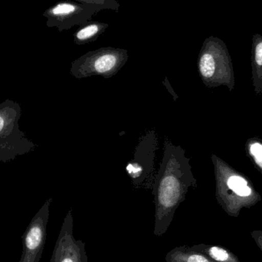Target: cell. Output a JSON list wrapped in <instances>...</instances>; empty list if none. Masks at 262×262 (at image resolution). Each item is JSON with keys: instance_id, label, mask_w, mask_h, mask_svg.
<instances>
[{"instance_id": "cell-2", "label": "cell", "mask_w": 262, "mask_h": 262, "mask_svg": "<svg viewBox=\"0 0 262 262\" xmlns=\"http://www.w3.org/2000/svg\"><path fill=\"white\" fill-rule=\"evenodd\" d=\"M215 179V197L223 210L238 217L242 209L252 207L261 200L252 182L224 160L212 154Z\"/></svg>"}, {"instance_id": "cell-12", "label": "cell", "mask_w": 262, "mask_h": 262, "mask_svg": "<svg viewBox=\"0 0 262 262\" xmlns=\"http://www.w3.org/2000/svg\"><path fill=\"white\" fill-rule=\"evenodd\" d=\"M190 247L193 250L205 254L215 262H241L233 252L222 246L198 244Z\"/></svg>"}, {"instance_id": "cell-5", "label": "cell", "mask_w": 262, "mask_h": 262, "mask_svg": "<svg viewBox=\"0 0 262 262\" xmlns=\"http://www.w3.org/2000/svg\"><path fill=\"white\" fill-rule=\"evenodd\" d=\"M159 148L158 135L149 130L142 136L135 148L134 157L125 166V172L136 189L152 190L156 174V152Z\"/></svg>"}, {"instance_id": "cell-6", "label": "cell", "mask_w": 262, "mask_h": 262, "mask_svg": "<svg viewBox=\"0 0 262 262\" xmlns=\"http://www.w3.org/2000/svg\"><path fill=\"white\" fill-rule=\"evenodd\" d=\"M101 10H104L101 6L95 5L63 1L46 9L42 15L47 18L48 27H56L61 32L75 26L87 24L95 13Z\"/></svg>"}, {"instance_id": "cell-10", "label": "cell", "mask_w": 262, "mask_h": 262, "mask_svg": "<svg viewBox=\"0 0 262 262\" xmlns=\"http://www.w3.org/2000/svg\"><path fill=\"white\" fill-rule=\"evenodd\" d=\"M109 25L101 21H89L81 26L74 34V42L78 46L88 44L96 41L102 35Z\"/></svg>"}, {"instance_id": "cell-15", "label": "cell", "mask_w": 262, "mask_h": 262, "mask_svg": "<svg viewBox=\"0 0 262 262\" xmlns=\"http://www.w3.org/2000/svg\"><path fill=\"white\" fill-rule=\"evenodd\" d=\"M252 238L254 241L256 243L257 246L259 248L262 253V231L261 230H254L251 232Z\"/></svg>"}, {"instance_id": "cell-14", "label": "cell", "mask_w": 262, "mask_h": 262, "mask_svg": "<svg viewBox=\"0 0 262 262\" xmlns=\"http://www.w3.org/2000/svg\"><path fill=\"white\" fill-rule=\"evenodd\" d=\"M77 3H86V4L95 5L101 6L104 9H111L115 12H119V0H74Z\"/></svg>"}, {"instance_id": "cell-11", "label": "cell", "mask_w": 262, "mask_h": 262, "mask_svg": "<svg viewBox=\"0 0 262 262\" xmlns=\"http://www.w3.org/2000/svg\"><path fill=\"white\" fill-rule=\"evenodd\" d=\"M165 258L166 262H215L205 254L193 250L188 246L174 248L166 254Z\"/></svg>"}, {"instance_id": "cell-3", "label": "cell", "mask_w": 262, "mask_h": 262, "mask_svg": "<svg viewBox=\"0 0 262 262\" xmlns=\"http://www.w3.org/2000/svg\"><path fill=\"white\" fill-rule=\"evenodd\" d=\"M197 67L206 87L226 86L230 92L233 91L235 81L232 58L226 43L218 37L209 36L203 41Z\"/></svg>"}, {"instance_id": "cell-4", "label": "cell", "mask_w": 262, "mask_h": 262, "mask_svg": "<svg viewBox=\"0 0 262 262\" xmlns=\"http://www.w3.org/2000/svg\"><path fill=\"white\" fill-rule=\"evenodd\" d=\"M127 49L103 47L91 51L72 62L71 73L78 79L92 76L111 78L128 61Z\"/></svg>"}, {"instance_id": "cell-16", "label": "cell", "mask_w": 262, "mask_h": 262, "mask_svg": "<svg viewBox=\"0 0 262 262\" xmlns=\"http://www.w3.org/2000/svg\"><path fill=\"white\" fill-rule=\"evenodd\" d=\"M3 126H4V121H3V118L0 117V131L3 129Z\"/></svg>"}, {"instance_id": "cell-13", "label": "cell", "mask_w": 262, "mask_h": 262, "mask_svg": "<svg viewBox=\"0 0 262 262\" xmlns=\"http://www.w3.org/2000/svg\"><path fill=\"white\" fill-rule=\"evenodd\" d=\"M248 157L262 174V140L258 137L249 139L246 143Z\"/></svg>"}, {"instance_id": "cell-8", "label": "cell", "mask_w": 262, "mask_h": 262, "mask_svg": "<svg viewBox=\"0 0 262 262\" xmlns=\"http://www.w3.org/2000/svg\"><path fill=\"white\" fill-rule=\"evenodd\" d=\"M49 203L31 222L23 235V252L18 262H39L46 246Z\"/></svg>"}, {"instance_id": "cell-9", "label": "cell", "mask_w": 262, "mask_h": 262, "mask_svg": "<svg viewBox=\"0 0 262 262\" xmlns=\"http://www.w3.org/2000/svg\"><path fill=\"white\" fill-rule=\"evenodd\" d=\"M252 81L255 94L262 97V35L255 34L252 38Z\"/></svg>"}, {"instance_id": "cell-7", "label": "cell", "mask_w": 262, "mask_h": 262, "mask_svg": "<svg viewBox=\"0 0 262 262\" xmlns=\"http://www.w3.org/2000/svg\"><path fill=\"white\" fill-rule=\"evenodd\" d=\"M74 221L70 209L63 222L50 262H89L85 244L74 235Z\"/></svg>"}, {"instance_id": "cell-1", "label": "cell", "mask_w": 262, "mask_h": 262, "mask_svg": "<svg viewBox=\"0 0 262 262\" xmlns=\"http://www.w3.org/2000/svg\"><path fill=\"white\" fill-rule=\"evenodd\" d=\"M196 187L197 180L186 151L166 137L163 158L152 191L155 203L154 235L162 236L167 232L176 211L186 200L189 189Z\"/></svg>"}]
</instances>
